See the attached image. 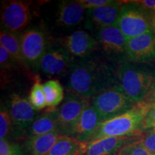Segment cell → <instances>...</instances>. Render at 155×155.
Masks as SVG:
<instances>
[{"mask_svg":"<svg viewBox=\"0 0 155 155\" xmlns=\"http://www.w3.org/2000/svg\"><path fill=\"white\" fill-rule=\"evenodd\" d=\"M117 84L116 72L106 61L95 58H81L69 72L70 93L89 99Z\"/></svg>","mask_w":155,"mask_h":155,"instance_id":"cell-1","label":"cell"},{"mask_svg":"<svg viewBox=\"0 0 155 155\" xmlns=\"http://www.w3.org/2000/svg\"><path fill=\"white\" fill-rule=\"evenodd\" d=\"M148 111L137 104L125 113L102 122L87 142L106 137H136L143 131Z\"/></svg>","mask_w":155,"mask_h":155,"instance_id":"cell-2","label":"cell"},{"mask_svg":"<svg viewBox=\"0 0 155 155\" xmlns=\"http://www.w3.org/2000/svg\"><path fill=\"white\" fill-rule=\"evenodd\" d=\"M116 75L117 84L134 104L144 99L155 81L152 70L131 62L120 64Z\"/></svg>","mask_w":155,"mask_h":155,"instance_id":"cell-3","label":"cell"},{"mask_svg":"<svg viewBox=\"0 0 155 155\" xmlns=\"http://www.w3.org/2000/svg\"><path fill=\"white\" fill-rule=\"evenodd\" d=\"M91 104L105 121L125 113L137 104L129 99L119 85L116 84L93 97Z\"/></svg>","mask_w":155,"mask_h":155,"instance_id":"cell-4","label":"cell"},{"mask_svg":"<svg viewBox=\"0 0 155 155\" xmlns=\"http://www.w3.org/2000/svg\"><path fill=\"white\" fill-rule=\"evenodd\" d=\"M151 17L132 2L122 5L116 26L127 40L152 32Z\"/></svg>","mask_w":155,"mask_h":155,"instance_id":"cell-5","label":"cell"},{"mask_svg":"<svg viewBox=\"0 0 155 155\" xmlns=\"http://www.w3.org/2000/svg\"><path fill=\"white\" fill-rule=\"evenodd\" d=\"M89 104L87 98L68 94L61 106L57 108L58 131L61 135L72 137L75 125Z\"/></svg>","mask_w":155,"mask_h":155,"instance_id":"cell-6","label":"cell"},{"mask_svg":"<svg viewBox=\"0 0 155 155\" xmlns=\"http://www.w3.org/2000/svg\"><path fill=\"white\" fill-rule=\"evenodd\" d=\"M20 41L27 66L39 68L42 57L49 49L45 33L40 28H30L20 34Z\"/></svg>","mask_w":155,"mask_h":155,"instance_id":"cell-7","label":"cell"},{"mask_svg":"<svg viewBox=\"0 0 155 155\" xmlns=\"http://www.w3.org/2000/svg\"><path fill=\"white\" fill-rule=\"evenodd\" d=\"M31 21L29 4L22 1H8L2 5L1 11L2 28L4 31L19 33Z\"/></svg>","mask_w":155,"mask_h":155,"instance_id":"cell-8","label":"cell"},{"mask_svg":"<svg viewBox=\"0 0 155 155\" xmlns=\"http://www.w3.org/2000/svg\"><path fill=\"white\" fill-rule=\"evenodd\" d=\"M126 55L129 62L148 63L155 60V35L149 32L127 40Z\"/></svg>","mask_w":155,"mask_h":155,"instance_id":"cell-9","label":"cell"},{"mask_svg":"<svg viewBox=\"0 0 155 155\" xmlns=\"http://www.w3.org/2000/svg\"><path fill=\"white\" fill-rule=\"evenodd\" d=\"M36 110L30 103L19 94L14 93L9 97V115L12 126L19 134L28 130L35 121Z\"/></svg>","mask_w":155,"mask_h":155,"instance_id":"cell-10","label":"cell"},{"mask_svg":"<svg viewBox=\"0 0 155 155\" xmlns=\"http://www.w3.org/2000/svg\"><path fill=\"white\" fill-rule=\"evenodd\" d=\"M73 57L64 48H49L42 57L39 68L48 75H63L70 72Z\"/></svg>","mask_w":155,"mask_h":155,"instance_id":"cell-11","label":"cell"},{"mask_svg":"<svg viewBox=\"0 0 155 155\" xmlns=\"http://www.w3.org/2000/svg\"><path fill=\"white\" fill-rule=\"evenodd\" d=\"M121 7V2L112 1L101 7L88 9L86 12V28L88 30H98L115 25Z\"/></svg>","mask_w":155,"mask_h":155,"instance_id":"cell-12","label":"cell"},{"mask_svg":"<svg viewBox=\"0 0 155 155\" xmlns=\"http://www.w3.org/2000/svg\"><path fill=\"white\" fill-rule=\"evenodd\" d=\"M63 48L73 57L84 58L97 48L98 41L83 30H77L62 40Z\"/></svg>","mask_w":155,"mask_h":155,"instance_id":"cell-13","label":"cell"},{"mask_svg":"<svg viewBox=\"0 0 155 155\" xmlns=\"http://www.w3.org/2000/svg\"><path fill=\"white\" fill-rule=\"evenodd\" d=\"M102 122L99 114L89 104L75 125L72 137L81 142H87Z\"/></svg>","mask_w":155,"mask_h":155,"instance_id":"cell-14","label":"cell"},{"mask_svg":"<svg viewBox=\"0 0 155 155\" xmlns=\"http://www.w3.org/2000/svg\"><path fill=\"white\" fill-rule=\"evenodd\" d=\"M97 41L103 50L107 53H126L127 39L116 25L98 30L97 32Z\"/></svg>","mask_w":155,"mask_h":155,"instance_id":"cell-15","label":"cell"},{"mask_svg":"<svg viewBox=\"0 0 155 155\" xmlns=\"http://www.w3.org/2000/svg\"><path fill=\"white\" fill-rule=\"evenodd\" d=\"M134 139L135 137H106L86 142V149L82 155H117L122 147Z\"/></svg>","mask_w":155,"mask_h":155,"instance_id":"cell-16","label":"cell"},{"mask_svg":"<svg viewBox=\"0 0 155 155\" xmlns=\"http://www.w3.org/2000/svg\"><path fill=\"white\" fill-rule=\"evenodd\" d=\"M86 8L78 1H63L58 6L56 22L63 27H73L82 22Z\"/></svg>","mask_w":155,"mask_h":155,"instance_id":"cell-17","label":"cell"},{"mask_svg":"<svg viewBox=\"0 0 155 155\" xmlns=\"http://www.w3.org/2000/svg\"><path fill=\"white\" fill-rule=\"evenodd\" d=\"M58 131L28 138L22 147L24 155H48L61 137Z\"/></svg>","mask_w":155,"mask_h":155,"instance_id":"cell-18","label":"cell"},{"mask_svg":"<svg viewBox=\"0 0 155 155\" xmlns=\"http://www.w3.org/2000/svg\"><path fill=\"white\" fill-rule=\"evenodd\" d=\"M54 131H58L57 108L53 110L48 109L45 113L38 116L29 128L27 137L28 139L32 138Z\"/></svg>","mask_w":155,"mask_h":155,"instance_id":"cell-19","label":"cell"},{"mask_svg":"<svg viewBox=\"0 0 155 155\" xmlns=\"http://www.w3.org/2000/svg\"><path fill=\"white\" fill-rule=\"evenodd\" d=\"M86 146V142H81L72 137L62 135L48 155H82Z\"/></svg>","mask_w":155,"mask_h":155,"instance_id":"cell-20","label":"cell"},{"mask_svg":"<svg viewBox=\"0 0 155 155\" xmlns=\"http://www.w3.org/2000/svg\"><path fill=\"white\" fill-rule=\"evenodd\" d=\"M0 42L1 45L8 51L15 63L27 66L22 56L20 34L2 30L0 34Z\"/></svg>","mask_w":155,"mask_h":155,"instance_id":"cell-21","label":"cell"},{"mask_svg":"<svg viewBox=\"0 0 155 155\" xmlns=\"http://www.w3.org/2000/svg\"><path fill=\"white\" fill-rule=\"evenodd\" d=\"M43 88L48 110L56 109L64 98V89L61 83L55 79L48 81L43 84Z\"/></svg>","mask_w":155,"mask_h":155,"instance_id":"cell-22","label":"cell"},{"mask_svg":"<svg viewBox=\"0 0 155 155\" xmlns=\"http://www.w3.org/2000/svg\"><path fill=\"white\" fill-rule=\"evenodd\" d=\"M29 102L30 103L34 109L37 110V111L43 109L44 108L47 106L43 85L41 84L39 80L36 81L35 83L31 88L30 97H29Z\"/></svg>","mask_w":155,"mask_h":155,"instance_id":"cell-23","label":"cell"},{"mask_svg":"<svg viewBox=\"0 0 155 155\" xmlns=\"http://www.w3.org/2000/svg\"><path fill=\"white\" fill-rule=\"evenodd\" d=\"M136 140L145 149L155 154V128L143 130L136 137Z\"/></svg>","mask_w":155,"mask_h":155,"instance_id":"cell-24","label":"cell"},{"mask_svg":"<svg viewBox=\"0 0 155 155\" xmlns=\"http://www.w3.org/2000/svg\"><path fill=\"white\" fill-rule=\"evenodd\" d=\"M117 155H155L145 149L135 139L124 146Z\"/></svg>","mask_w":155,"mask_h":155,"instance_id":"cell-25","label":"cell"},{"mask_svg":"<svg viewBox=\"0 0 155 155\" xmlns=\"http://www.w3.org/2000/svg\"><path fill=\"white\" fill-rule=\"evenodd\" d=\"M12 128V122L9 115V113L7 110L1 109L0 112V138L7 139L9 132Z\"/></svg>","mask_w":155,"mask_h":155,"instance_id":"cell-26","label":"cell"},{"mask_svg":"<svg viewBox=\"0 0 155 155\" xmlns=\"http://www.w3.org/2000/svg\"><path fill=\"white\" fill-rule=\"evenodd\" d=\"M0 155H24L22 147L8 139H0Z\"/></svg>","mask_w":155,"mask_h":155,"instance_id":"cell-27","label":"cell"},{"mask_svg":"<svg viewBox=\"0 0 155 155\" xmlns=\"http://www.w3.org/2000/svg\"><path fill=\"white\" fill-rule=\"evenodd\" d=\"M15 63L7 50L0 45V64L2 69H10Z\"/></svg>","mask_w":155,"mask_h":155,"instance_id":"cell-28","label":"cell"},{"mask_svg":"<svg viewBox=\"0 0 155 155\" xmlns=\"http://www.w3.org/2000/svg\"><path fill=\"white\" fill-rule=\"evenodd\" d=\"M137 104H140L144 108H146L147 111L155 108V81L153 84L152 88L150 89V92L147 94L145 98Z\"/></svg>","mask_w":155,"mask_h":155,"instance_id":"cell-29","label":"cell"},{"mask_svg":"<svg viewBox=\"0 0 155 155\" xmlns=\"http://www.w3.org/2000/svg\"><path fill=\"white\" fill-rule=\"evenodd\" d=\"M132 2L150 15L151 17L155 14V0H141V1H131Z\"/></svg>","mask_w":155,"mask_h":155,"instance_id":"cell-30","label":"cell"},{"mask_svg":"<svg viewBox=\"0 0 155 155\" xmlns=\"http://www.w3.org/2000/svg\"><path fill=\"white\" fill-rule=\"evenodd\" d=\"M79 2L87 9L96 8L111 2V0H79Z\"/></svg>","mask_w":155,"mask_h":155,"instance_id":"cell-31","label":"cell"},{"mask_svg":"<svg viewBox=\"0 0 155 155\" xmlns=\"http://www.w3.org/2000/svg\"><path fill=\"white\" fill-rule=\"evenodd\" d=\"M151 128H155V108L149 110L143 123V130Z\"/></svg>","mask_w":155,"mask_h":155,"instance_id":"cell-32","label":"cell"},{"mask_svg":"<svg viewBox=\"0 0 155 155\" xmlns=\"http://www.w3.org/2000/svg\"><path fill=\"white\" fill-rule=\"evenodd\" d=\"M151 25H152V30L155 35V14L151 17Z\"/></svg>","mask_w":155,"mask_h":155,"instance_id":"cell-33","label":"cell"}]
</instances>
